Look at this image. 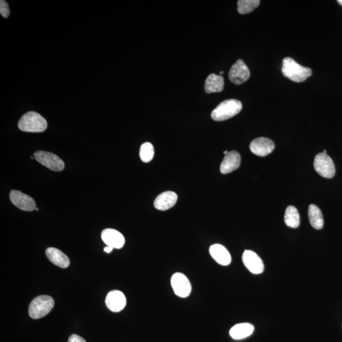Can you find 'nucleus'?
<instances>
[{
    "label": "nucleus",
    "instance_id": "1",
    "mask_svg": "<svg viewBox=\"0 0 342 342\" xmlns=\"http://www.w3.org/2000/svg\"><path fill=\"white\" fill-rule=\"evenodd\" d=\"M282 73L285 77L295 83L303 82L312 75L310 68L303 67L290 57L283 59Z\"/></svg>",
    "mask_w": 342,
    "mask_h": 342
},
{
    "label": "nucleus",
    "instance_id": "2",
    "mask_svg": "<svg viewBox=\"0 0 342 342\" xmlns=\"http://www.w3.org/2000/svg\"><path fill=\"white\" fill-rule=\"evenodd\" d=\"M242 109L241 101L229 99L221 102L211 113L212 119L216 121H223L239 114Z\"/></svg>",
    "mask_w": 342,
    "mask_h": 342
},
{
    "label": "nucleus",
    "instance_id": "3",
    "mask_svg": "<svg viewBox=\"0 0 342 342\" xmlns=\"http://www.w3.org/2000/svg\"><path fill=\"white\" fill-rule=\"evenodd\" d=\"M18 126L22 131L42 132L47 129L48 123L40 114L36 112H29L21 117Z\"/></svg>",
    "mask_w": 342,
    "mask_h": 342
},
{
    "label": "nucleus",
    "instance_id": "4",
    "mask_svg": "<svg viewBox=\"0 0 342 342\" xmlns=\"http://www.w3.org/2000/svg\"><path fill=\"white\" fill-rule=\"evenodd\" d=\"M54 307V300L48 295H40L30 302L29 307L30 317L38 320L47 316Z\"/></svg>",
    "mask_w": 342,
    "mask_h": 342
},
{
    "label": "nucleus",
    "instance_id": "5",
    "mask_svg": "<svg viewBox=\"0 0 342 342\" xmlns=\"http://www.w3.org/2000/svg\"><path fill=\"white\" fill-rule=\"evenodd\" d=\"M314 167L316 172L324 178H331L335 176V164L327 154L320 153L316 155L314 161Z\"/></svg>",
    "mask_w": 342,
    "mask_h": 342
},
{
    "label": "nucleus",
    "instance_id": "6",
    "mask_svg": "<svg viewBox=\"0 0 342 342\" xmlns=\"http://www.w3.org/2000/svg\"><path fill=\"white\" fill-rule=\"evenodd\" d=\"M35 158L41 164L50 170L58 172L64 169V162L59 157L52 153L38 151L35 154Z\"/></svg>",
    "mask_w": 342,
    "mask_h": 342
},
{
    "label": "nucleus",
    "instance_id": "7",
    "mask_svg": "<svg viewBox=\"0 0 342 342\" xmlns=\"http://www.w3.org/2000/svg\"><path fill=\"white\" fill-rule=\"evenodd\" d=\"M171 286L175 294L179 297L186 298L191 292V285L185 275L181 272L175 273L170 280Z\"/></svg>",
    "mask_w": 342,
    "mask_h": 342
},
{
    "label": "nucleus",
    "instance_id": "8",
    "mask_svg": "<svg viewBox=\"0 0 342 342\" xmlns=\"http://www.w3.org/2000/svg\"><path fill=\"white\" fill-rule=\"evenodd\" d=\"M251 73L243 60L240 59L232 66L228 77L234 85H242L249 80Z\"/></svg>",
    "mask_w": 342,
    "mask_h": 342
},
{
    "label": "nucleus",
    "instance_id": "9",
    "mask_svg": "<svg viewBox=\"0 0 342 342\" xmlns=\"http://www.w3.org/2000/svg\"><path fill=\"white\" fill-rule=\"evenodd\" d=\"M10 199L15 207L22 211L31 212L37 208L34 199L20 191H10Z\"/></svg>",
    "mask_w": 342,
    "mask_h": 342
},
{
    "label": "nucleus",
    "instance_id": "10",
    "mask_svg": "<svg viewBox=\"0 0 342 342\" xmlns=\"http://www.w3.org/2000/svg\"><path fill=\"white\" fill-rule=\"evenodd\" d=\"M275 144L267 138L260 137L255 139L250 145V149L255 155L260 157L266 156L275 150Z\"/></svg>",
    "mask_w": 342,
    "mask_h": 342
},
{
    "label": "nucleus",
    "instance_id": "11",
    "mask_svg": "<svg viewBox=\"0 0 342 342\" xmlns=\"http://www.w3.org/2000/svg\"><path fill=\"white\" fill-rule=\"evenodd\" d=\"M106 304L112 312L119 313L126 307V298L121 291L112 290L107 295Z\"/></svg>",
    "mask_w": 342,
    "mask_h": 342
},
{
    "label": "nucleus",
    "instance_id": "12",
    "mask_svg": "<svg viewBox=\"0 0 342 342\" xmlns=\"http://www.w3.org/2000/svg\"><path fill=\"white\" fill-rule=\"evenodd\" d=\"M244 264L253 274H260L264 270V263L256 253L251 251H246L242 256Z\"/></svg>",
    "mask_w": 342,
    "mask_h": 342
},
{
    "label": "nucleus",
    "instance_id": "13",
    "mask_svg": "<svg viewBox=\"0 0 342 342\" xmlns=\"http://www.w3.org/2000/svg\"><path fill=\"white\" fill-rule=\"evenodd\" d=\"M101 237L102 241L107 246L113 247L114 249H120L124 246V236L116 229H104L102 231Z\"/></svg>",
    "mask_w": 342,
    "mask_h": 342
},
{
    "label": "nucleus",
    "instance_id": "14",
    "mask_svg": "<svg viewBox=\"0 0 342 342\" xmlns=\"http://www.w3.org/2000/svg\"><path fill=\"white\" fill-rule=\"evenodd\" d=\"M241 164V157L238 152L231 151L225 155L222 162L220 170L222 174L230 173L238 169Z\"/></svg>",
    "mask_w": 342,
    "mask_h": 342
},
{
    "label": "nucleus",
    "instance_id": "15",
    "mask_svg": "<svg viewBox=\"0 0 342 342\" xmlns=\"http://www.w3.org/2000/svg\"><path fill=\"white\" fill-rule=\"evenodd\" d=\"M178 195L173 191H168L160 194L154 201L155 209L159 211H167L175 205Z\"/></svg>",
    "mask_w": 342,
    "mask_h": 342
},
{
    "label": "nucleus",
    "instance_id": "16",
    "mask_svg": "<svg viewBox=\"0 0 342 342\" xmlns=\"http://www.w3.org/2000/svg\"><path fill=\"white\" fill-rule=\"evenodd\" d=\"M211 256L219 264L228 265L231 262V257L228 250L220 244H214L209 249Z\"/></svg>",
    "mask_w": 342,
    "mask_h": 342
},
{
    "label": "nucleus",
    "instance_id": "17",
    "mask_svg": "<svg viewBox=\"0 0 342 342\" xmlns=\"http://www.w3.org/2000/svg\"><path fill=\"white\" fill-rule=\"evenodd\" d=\"M46 255L48 260L52 264L60 268H67L70 266V260L69 257L60 250L50 247L46 251Z\"/></svg>",
    "mask_w": 342,
    "mask_h": 342
},
{
    "label": "nucleus",
    "instance_id": "18",
    "mask_svg": "<svg viewBox=\"0 0 342 342\" xmlns=\"http://www.w3.org/2000/svg\"><path fill=\"white\" fill-rule=\"evenodd\" d=\"M254 331V326L251 323L237 324L229 331V335L234 340H242L251 336Z\"/></svg>",
    "mask_w": 342,
    "mask_h": 342
},
{
    "label": "nucleus",
    "instance_id": "19",
    "mask_svg": "<svg viewBox=\"0 0 342 342\" xmlns=\"http://www.w3.org/2000/svg\"><path fill=\"white\" fill-rule=\"evenodd\" d=\"M224 79L221 76L211 74L206 79L205 91L207 93H219L224 89Z\"/></svg>",
    "mask_w": 342,
    "mask_h": 342
},
{
    "label": "nucleus",
    "instance_id": "20",
    "mask_svg": "<svg viewBox=\"0 0 342 342\" xmlns=\"http://www.w3.org/2000/svg\"><path fill=\"white\" fill-rule=\"evenodd\" d=\"M309 219H310L311 226L316 229L323 228L324 220L322 213L318 207L314 204L309 207L308 209Z\"/></svg>",
    "mask_w": 342,
    "mask_h": 342
},
{
    "label": "nucleus",
    "instance_id": "21",
    "mask_svg": "<svg viewBox=\"0 0 342 342\" xmlns=\"http://www.w3.org/2000/svg\"><path fill=\"white\" fill-rule=\"evenodd\" d=\"M285 223L290 228H297L300 225V215L294 206H288L285 211Z\"/></svg>",
    "mask_w": 342,
    "mask_h": 342
},
{
    "label": "nucleus",
    "instance_id": "22",
    "mask_svg": "<svg viewBox=\"0 0 342 342\" xmlns=\"http://www.w3.org/2000/svg\"><path fill=\"white\" fill-rule=\"evenodd\" d=\"M259 0H239L238 5V12L241 14H247L253 12L260 4Z\"/></svg>",
    "mask_w": 342,
    "mask_h": 342
},
{
    "label": "nucleus",
    "instance_id": "23",
    "mask_svg": "<svg viewBox=\"0 0 342 342\" xmlns=\"http://www.w3.org/2000/svg\"><path fill=\"white\" fill-rule=\"evenodd\" d=\"M154 156V149L152 144L146 142L140 148V157L143 162L148 163L153 159Z\"/></svg>",
    "mask_w": 342,
    "mask_h": 342
},
{
    "label": "nucleus",
    "instance_id": "24",
    "mask_svg": "<svg viewBox=\"0 0 342 342\" xmlns=\"http://www.w3.org/2000/svg\"><path fill=\"white\" fill-rule=\"evenodd\" d=\"M0 13L4 18H7L10 15L9 4L4 0H1V2H0Z\"/></svg>",
    "mask_w": 342,
    "mask_h": 342
},
{
    "label": "nucleus",
    "instance_id": "25",
    "mask_svg": "<svg viewBox=\"0 0 342 342\" xmlns=\"http://www.w3.org/2000/svg\"><path fill=\"white\" fill-rule=\"evenodd\" d=\"M68 342H86L85 339L81 337L80 336L73 334L69 338Z\"/></svg>",
    "mask_w": 342,
    "mask_h": 342
},
{
    "label": "nucleus",
    "instance_id": "26",
    "mask_svg": "<svg viewBox=\"0 0 342 342\" xmlns=\"http://www.w3.org/2000/svg\"><path fill=\"white\" fill-rule=\"evenodd\" d=\"M114 248L113 247L107 246L106 247V248L104 249V251L107 252V253H111V252L112 251V250H113Z\"/></svg>",
    "mask_w": 342,
    "mask_h": 342
},
{
    "label": "nucleus",
    "instance_id": "27",
    "mask_svg": "<svg viewBox=\"0 0 342 342\" xmlns=\"http://www.w3.org/2000/svg\"><path fill=\"white\" fill-rule=\"evenodd\" d=\"M338 3L342 6V0H338Z\"/></svg>",
    "mask_w": 342,
    "mask_h": 342
},
{
    "label": "nucleus",
    "instance_id": "28",
    "mask_svg": "<svg viewBox=\"0 0 342 342\" xmlns=\"http://www.w3.org/2000/svg\"><path fill=\"white\" fill-rule=\"evenodd\" d=\"M228 154V151H224V155H227V154Z\"/></svg>",
    "mask_w": 342,
    "mask_h": 342
},
{
    "label": "nucleus",
    "instance_id": "29",
    "mask_svg": "<svg viewBox=\"0 0 342 342\" xmlns=\"http://www.w3.org/2000/svg\"><path fill=\"white\" fill-rule=\"evenodd\" d=\"M223 74H224L223 71H221L220 75H223Z\"/></svg>",
    "mask_w": 342,
    "mask_h": 342
},
{
    "label": "nucleus",
    "instance_id": "30",
    "mask_svg": "<svg viewBox=\"0 0 342 342\" xmlns=\"http://www.w3.org/2000/svg\"><path fill=\"white\" fill-rule=\"evenodd\" d=\"M323 153H324V154H326V150H324Z\"/></svg>",
    "mask_w": 342,
    "mask_h": 342
},
{
    "label": "nucleus",
    "instance_id": "31",
    "mask_svg": "<svg viewBox=\"0 0 342 342\" xmlns=\"http://www.w3.org/2000/svg\"><path fill=\"white\" fill-rule=\"evenodd\" d=\"M35 210L38 211H39V209H38V208H36Z\"/></svg>",
    "mask_w": 342,
    "mask_h": 342
}]
</instances>
